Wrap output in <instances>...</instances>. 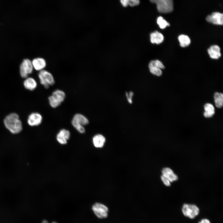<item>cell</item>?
Instances as JSON below:
<instances>
[{"label":"cell","mask_w":223,"mask_h":223,"mask_svg":"<svg viewBox=\"0 0 223 223\" xmlns=\"http://www.w3.org/2000/svg\"><path fill=\"white\" fill-rule=\"evenodd\" d=\"M6 128L12 133L18 134L22 130V124L19 115L12 113L7 116L3 120Z\"/></svg>","instance_id":"obj_1"},{"label":"cell","mask_w":223,"mask_h":223,"mask_svg":"<svg viewBox=\"0 0 223 223\" xmlns=\"http://www.w3.org/2000/svg\"><path fill=\"white\" fill-rule=\"evenodd\" d=\"M88 119L84 115L77 113L73 116L72 124L73 127L80 133H84L85 132L84 126L89 124Z\"/></svg>","instance_id":"obj_2"},{"label":"cell","mask_w":223,"mask_h":223,"mask_svg":"<svg viewBox=\"0 0 223 223\" xmlns=\"http://www.w3.org/2000/svg\"><path fill=\"white\" fill-rule=\"evenodd\" d=\"M65 97V94L63 91L58 89L55 90L48 97L50 105L53 108L57 107L64 101Z\"/></svg>","instance_id":"obj_3"},{"label":"cell","mask_w":223,"mask_h":223,"mask_svg":"<svg viewBox=\"0 0 223 223\" xmlns=\"http://www.w3.org/2000/svg\"><path fill=\"white\" fill-rule=\"evenodd\" d=\"M38 77L40 83L46 89H48L50 86L55 84V81L53 75L47 70L44 69L39 71Z\"/></svg>","instance_id":"obj_4"},{"label":"cell","mask_w":223,"mask_h":223,"mask_svg":"<svg viewBox=\"0 0 223 223\" xmlns=\"http://www.w3.org/2000/svg\"><path fill=\"white\" fill-rule=\"evenodd\" d=\"M152 3L156 5L158 11L161 13H167L171 12L173 10V0H149Z\"/></svg>","instance_id":"obj_5"},{"label":"cell","mask_w":223,"mask_h":223,"mask_svg":"<svg viewBox=\"0 0 223 223\" xmlns=\"http://www.w3.org/2000/svg\"><path fill=\"white\" fill-rule=\"evenodd\" d=\"M161 180L167 186L171 185L170 182L176 181L178 179L177 176L174 174L172 169L168 168H164L162 170Z\"/></svg>","instance_id":"obj_6"},{"label":"cell","mask_w":223,"mask_h":223,"mask_svg":"<svg viewBox=\"0 0 223 223\" xmlns=\"http://www.w3.org/2000/svg\"><path fill=\"white\" fill-rule=\"evenodd\" d=\"M33 69L32 61L28 59H24L20 66L21 76L23 78H27L28 75L32 73Z\"/></svg>","instance_id":"obj_7"},{"label":"cell","mask_w":223,"mask_h":223,"mask_svg":"<svg viewBox=\"0 0 223 223\" xmlns=\"http://www.w3.org/2000/svg\"><path fill=\"white\" fill-rule=\"evenodd\" d=\"M92 210L95 215L98 218H107L108 215V209L105 205L99 203H96L92 206Z\"/></svg>","instance_id":"obj_8"},{"label":"cell","mask_w":223,"mask_h":223,"mask_svg":"<svg viewBox=\"0 0 223 223\" xmlns=\"http://www.w3.org/2000/svg\"><path fill=\"white\" fill-rule=\"evenodd\" d=\"M182 211L185 216L193 219L199 214V210L195 205L184 204L183 206Z\"/></svg>","instance_id":"obj_9"},{"label":"cell","mask_w":223,"mask_h":223,"mask_svg":"<svg viewBox=\"0 0 223 223\" xmlns=\"http://www.w3.org/2000/svg\"><path fill=\"white\" fill-rule=\"evenodd\" d=\"M206 20L208 22L214 24L222 25L223 14L219 12H213L206 17Z\"/></svg>","instance_id":"obj_10"},{"label":"cell","mask_w":223,"mask_h":223,"mask_svg":"<svg viewBox=\"0 0 223 223\" xmlns=\"http://www.w3.org/2000/svg\"><path fill=\"white\" fill-rule=\"evenodd\" d=\"M42 117L40 114L38 112H33L28 116L27 122L30 126H37L42 122Z\"/></svg>","instance_id":"obj_11"},{"label":"cell","mask_w":223,"mask_h":223,"mask_svg":"<svg viewBox=\"0 0 223 223\" xmlns=\"http://www.w3.org/2000/svg\"><path fill=\"white\" fill-rule=\"evenodd\" d=\"M70 136L69 131L65 129H61L57 134L56 138L57 141L62 145L66 144L67 143Z\"/></svg>","instance_id":"obj_12"},{"label":"cell","mask_w":223,"mask_h":223,"mask_svg":"<svg viewBox=\"0 0 223 223\" xmlns=\"http://www.w3.org/2000/svg\"><path fill=\"white\" fill-rule=\"evenodd\" d=\"M32 62L33 68L37 71H40L44 69L46 66V60L42 57L34 58Z\"/></svg>","instance_id":"obj_13"},{"label":"cell","mask_w":223,"mask_h":223,"mask_svg":"<svg viewBox=\"0 0 223 223\" xmlns=\"http://www.w3.org/2000/svg\"><path fill=\"white\" fill-rule=\"evenodd\" d=\"M220 47L217 45L211 46L208 49V53L210 57L213 59H218L221 56Z\"/></svg>","instance_id":"obj_14"},{"label":"cell","mask_w":223,"mask_h":223,"mask_svg":"<svg viewBox=\"0 0 223 223\" xmlns=\"http://www.w3.org/2000/svg\"><path fill=\"white\" fill-rule=\"evenodd\" d=\"M94 146L98 148H102L104 145L106 141L105 137L101 134H97L94 135L92 139Z\"/></svg>","instance_id":"obj_15"},{"label":"cell","mask_w":223,"mask_h":223,"mask_svg":"<svg viewBox=\"0 0 223 223\" xmlns=\"http://www.w3.org/2000/svg\"><path fill=\"white\" fill-rule=\"evenodd\" d=\"M164 40L163 35L157 31L151 33L150 34V41L153 44H159L162 43Z\"/></svg>","instance_id":"obj_16"},{"label":"cell","mask_w":223,"mask_h":223,"mask_svg":"<svg viewBox=\"0 0 223 223\" xmlns=\"http://www.w3.org/2000/svg\"><path fill=\"white\" fill-rule=\"evenodd\" d=\"M23 84L26 89L31 91L34 90L37 86V83L36 80L31 77L26 78L24 81Z\"/></svg>","instance_id":"obj_17"},{"label":"cell","mask_w":223,"mask_h":223,"mask_svg":"<svg viewBox=\"0 0 223 223\" xmlns=\"http://www.w3.org/2000/svg\"><path fill=\"white\" fill-rule=\"evenodd\" d=\"M204 117L207 118L212 117L215 114V108L213 105L210 103H207L204 105Z\"/></svg>","instance_id":"obj_18"},{"label":"cell","mask_w":223,"mask_h":223,"mask_svg":"<svg viewBox=\"0 0 223 223\" xmlns=\"http://www.w3.org/2000/svg\"><path fill=\"white\" fill-rule=\"evenodd\" d=\"M180 46L182 47L188 46L190 43L191 41L189 37L185 35L182 34L178 37Z\"/></svg>","instance_id":"obj_19"},{"label":"cell","mask_w":223,"mask_h":223,"mask_svg":"<svg viewBox=\"0 0 223 223\" xmlns=\"http://www.w3.org/2000/svg\"><path fill=\"white\" fill-rule=\"evenodd\" d=\"M214 102L216 107L221 108L223 105V95L221 93L215 92L214 95Z\"/></svg>","instance_id":"obj_20"},{"label":"cell","mask_w":223,"mask_h":223,"mask_svg":"<svg viewBox=\"0 0 223 223\" xmlns=\"http://www.w3.org/2000/svg\"><path fill=\"white\" fill-rule=\"evenodd\" d=\"M122 6L126 7L129 5L131 7H134L138 5L140 3L139 0H120Z\"/></svg>","instance_id":"obj_21"},{"label":"cell","mask_w":223,"mask_h":223,"mask_svg":"<svg viewBox=\"0 0 223 223\" xmlns=\"http://www.w3.org/2000/svg\"><path fill=\"white\" fill-rule=\"evenodd\" d=\"M148 66L150 69L155 67L160 69H164L165 68V67L162 62L157 59L151 61L149 64Z\"/></svg>","instance_id":"obj_22"},{"label":"cell","mask_w":223,"mask_h":223,"mask_svg":"<svg viewBox=\"0 0 223 223\" xmlns=\"http://www.w3.org/2000/svg\"><path fill=\"white\" fill-rule=\"evenodd\" d=\"M157 23L160 28L161 29H164L167 26H170L169 23L167 22L161 16L158 17L157 20Z\"/></svg>","instance_id":"obj_23"},{"label":"cell","mask_w":223,"mask_h":223,"mask_svg":"<svg viewBox=\"0 0 223 223\" xmlns=\"http://www.w3.org/2000/svg\"><path fill=\"white\" fill-rule=\"evenodd\" d=\"M150 71L152 74L157 76H160L162 74L161 69L157 68L155 67L150 69Z\"/></svg>","instance_id":"obj_24"},{"label":"cell","mask_w":223,"mask_h":223,"mask_svg":"<svg viewBox=\"0 0 223 223\" xmlns=\"http://www.w3.org/2000/svg\"><path fill=\"white\" fill-rule=\"evenodd\" d=\"M133 95V93L132 91H130L129 93H126V96L127 97V100L129 103L130 104L132 103V97Z\"/></svg>","instance_id":"obj_25"},{"label":"cell","mask_w":223,"mask_h":223,"mask_svg":"<svg viewBox=\"0 0 223 223\" xmlns=\"http://www.w3.org/2000/svg\"><path fill=\"white\" fill-rule=\"evenodd\" d=\"M199 223H211L210 221L206 219H204L201 220Z\"/></svg>","instance_id":"obj_26"},{"label":"cell","mask_w":223,"mask_h":223,"mask_svg":"<svg viewBox=\"0 0 223 223\" xmlns=\"http://www.w3.org/2000/svg\"><path fill=\"white\" fill-rule=\"evenodd\" d=\"M42 223H49L46 220H44L43 221ZM52 223H58L54 221L52 222Z\"/></svg>","instance_id":"obj_27"}]
</instances>
